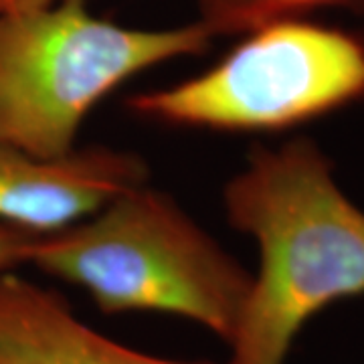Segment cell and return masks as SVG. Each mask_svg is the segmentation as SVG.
Listing matches in <instances>:
<instances>
[{
	"mask_svg": "<svg viewBox=\"0 0 364 364\" xmlns=\"http://www.w3.org/2000/svg\"><path fill=\"white\" fill-rule=\"evenodd\" d=\"M223 205L259 253L229 364H286L308 320L364 294V210L310 138L255 146L225 184Z\"/></svg>",
	"mask_w": 364,
	"mask_h": 364,
	"instance_id": "1",
	"label": "cell"
},
{
	"mask_svg": "<svg viewBox=\"0 0 364 364\" xmlns=\"http://www.w3.org/2000/svg\"><path fill=\"white\" fill-rule=\"evenodd\" d=\"M28 263L83 289L104 314L186 318L231 344L253 273L148 181L85 219L41 233Z\"/></svg>",
	"mask_w": 364,
	"mask_h": 364,
	"instance_id": "2",
	"label": "cell"
},
{
	"mask_svg": "<svg viewBox=\"0 0 364 364\" xmlns=\"http://www.w3.org/2000/svg\"><path fill=\"white\" fill-rule=\"evenodd\" d=\"M198 21L134 28L93 13L87 0H53L0 14V142L37 158L77 148L91 109L152 67L208 51Z\"/></svg>",
	"mask_w": 364,
	"mask_h": 364,
	"instance_id": "3",
	"label": "cell"
},
{
	"mask_svg": "<svg viewBox=\"0 0 364 364\" xmlns=\"http://www.w3.org/2000/svg\"><path fill=\"white\" fill-rule=\"evenodd\" d=\"M364 102V37L310 18L243 35L195 77L126 100L132 116L191 130L286 132Z\"/></svg>",
	"mask_w": 364,
	"mask_h": 364,
	"instance_id": "4",
	"label": "cell"
},
{
	"mask_svg": "<svg viewBox=\"0 0 364 364\" xmlns=\"http://www.w3.org/2000/svg\"><path fill=\"white\" fill-rule=\"evenodd\" d=\"M146 181L148 164L128 150L87 146L61 158H37L0 142V221L51 233Z\"/></svg>",
	"mask_w": 364,
	"mask_h": 364,
	"instance_id": "5",
	"label": "cell"
},
{
	"mask_svg": "<svg viewBox=\"0 0 364 364\" xmlns=\"http://www.w3.org/2000/svg\"><path fill=\"white\" fill-rule=\"evenodd\" d=\"M0 364H193L134 350L81 322L65 298L16 272L0 275Z\"/></svg>",
	"mask_w": 364,
	"mask_h": 364,
	"instance_id": "6",
	"label": "cell"
},
{
	"mask_svg": "<svg viewBox=\"0 0 364 364\" xmlns=\"http://www.w3.org/2000/svg\"><path fill=\"white\" fill-rule=\"evenodd\" d=\"M196 21L217 37H237L286 18L320 11L364 13V0H195Z\"/></svg>",
	"mask_w": 364,
	"mask_h": 364,
	"instance_id": "7",
	"label": "cell"
},
{
	"mask_svg": "<svg viewBox=\"0 0 364 364\" xmlns=\"http://www.w3.org/2000/svg\"><path fill=\"white\" fill-rule=\"evenodd\" d=\"M39 235L21 225L0 221V275L14 272L18 265L28 263L31 251Z\"/></svg>",
	"mask_w": 364,
	"mask_h": 364,
	"instance_id": "8",
	"label": "cell"
},
{
	"mask_svg": "<svg viewBox=\"0 0 364 364\" xmlns=\"http://www.w3.org/2000/svg\"><path fill=\"white\" fill-rule=\"evenodd\" d=\"M45 2H53V0H0V14L9 13V11H18V9H28V6H39Z\"/></svg>",
	"mask_w": 364,
	"mask_h": 364,
	"instance_id": "9",
	"label": "cell"
}]
</instances>
